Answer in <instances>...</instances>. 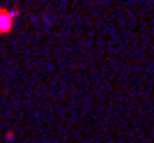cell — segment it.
I'll use <instances>...</instances> for the list:
<instances>
[{"mask_svg": "<svg viewBox=\"0 0 154 143\" xmlns=\"http://www.w3.org/2000/svg\"><path fill=\"white\" fill-rule=\"evenodd\" d=\"M14 138H16V132H14V129H9V132H5V141H7V143H12V141H14Z\"/></svg>", "mask_w": 154, "mask_h": 143, "instance_id": "2", "label": "cell"}, {"mask_svg": "<svg viewBox=\"0 0 154 143\" xmlns=\"http://www.w3.org/2000/svg\"><path fill=\"white\" fill-rule=\"evenodd\" d=\"M21 16V9L19 7H12V9H2L0 7V35H7L14 30V23L16 19Z\"/></svg>", "mask_w": 154, "mask_h": 143, "instance_id": "1", "label": "cell"}]
</instances>
